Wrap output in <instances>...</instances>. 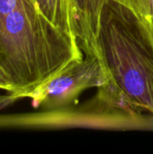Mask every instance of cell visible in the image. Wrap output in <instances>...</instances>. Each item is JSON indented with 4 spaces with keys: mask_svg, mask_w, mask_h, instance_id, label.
Returning a JSON list of instances; mask_svg holds the SVG:
<instances>
[{
    "mask_svg": "<svg viewBox=\"0 0 153 154\" xmlns=\"http://www.w3.org/2000/svg\"><path fill=\"white\" fill-rule=\"evenodd\" d=\"M18 99H20V97L14 92H7L6 95H1L0 96V110L13 104Z\"/></svg>",
    "mask_w": 153,
    "mask_h": 154,
    "instance_id": "7",
    "label": "cell"
},
{
    "mask_svg": "<svg viewBox=\"0 0 153 154\" xmlns=\"http://www.w3.org/2000/svg\"><path fill=\"white\" fill-rule=\"evenodd\" d=\"M36 2L50 22L78 42L73 0H36Z\"/></svg>",
    "mask_w": 153,
    "mask_h": 154,
    "instance_id": "4",
    "label": "cell"
},
{
    "mask_svg": "<svg viewBox=\"0 0 153 154\" xmlns=\"http://www.w3.org/2000/svg\"><path fill=\"white\" fill-rule=\"evenodd\" d=\"M0 89L5 90L7 92L14 91L13 86H12L9 79L7 78V76L5 75V73L3 71V69L1 68H0Z\"/></svg>",
    "mask_w": 153,
    "mask_h": 154,
    "instance_id": "8",
    "label": "cell"
},
{
    "mask_svg": "<svg viewBox=\"0 0 153 154\" xmlns=\"http://www.w3.org/2000/svg\"><path fill=\"white\" fill-rule=\"evenodd\" d=\"M129 7L141 19L153 46V0H134Z\"/></svg>",
    "mask_w": 153,
    "mask_h": 154,
    "instance_id": "5",
    "label": "cell"
},
{
    "mask_svg": "<svg viewBox=\"0 0 153 154\" xmlns=\"http://www.w3.org/2000/svg\"><path fill=\"white\" fill-rule=\"evenodd\" d=\"M26 0H0V20Z\"/></svg>",
    "mask_w": 153,
    "mask_h": 154,
    "instance_id": "6",
    "label": "cell"
},
{
    "mask_svg": "<svg viewBox=\"0 0 153 154\" xmlns=\"http://www.w3.org/2000/svg\"><path fill=\"white\" fill-rule=\"evenodd\" d=\"M83 58L78 42L50 22L36 0L0 20V68L20 98Z\"/></svg>",
    "mask_w": 153,
    "mask_h": 154,
    "instance_id": "1",
    "label": "cell"
},
{
    "mask_svg": "<svg viewBox=\"0 0 153 154\" xmlns=\"http://www.w3.org/2000/svg\"><path fill=\"white\" fill-rule=\"evenodd\" d=\"M97 46L110 81L127 101L153 116V46L136 13L120 0H104Z\"/></svg>",
    "mask_w": 153,
    "mask_h": 154,
    "instance_id": "2",
    "label": "cell"
},
{
    "mask_svg": "<svg viewBox=\"0 0 153 154\" xmlns=\"http://www.w3.org/2000/svg\"><path fill=\"white\" fill-rule=\"evenodd\" d=\"M110 78L101 61L94 56L84 55L58 76L26 95L36 107L58 109L74 103L79 95L89 88H100Z\"/></svg>",
    "mask_w": 153,
    "mask_h": 154,
    "instance_id": "3",
    "label": "cell"
}]
</instances>
